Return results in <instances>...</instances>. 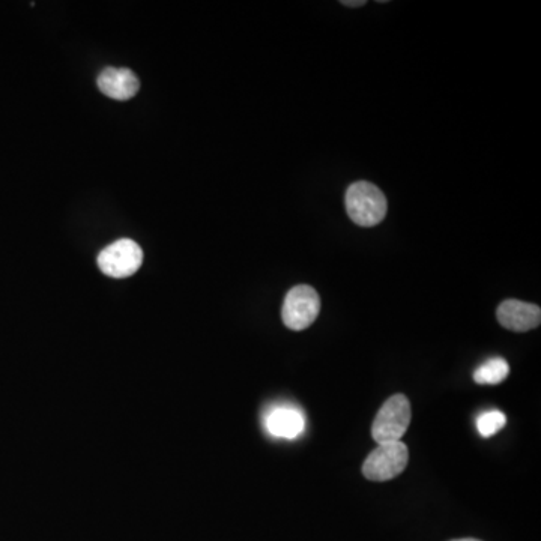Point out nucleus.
I'll return each instance as SVG.
<instances>
[{
    "instance_id": "obj_7",
    "label": "nucleus",
    "mask_w": 541,
    "mask_h": 541,
    "mask_svg": "<svg viewBox=\"0 0 541 541\" xmlns=\"http://www.w3.org/2000/svg\"><path fill=\"white\" fill-rule=\"evenodd\" d=\"M98 88L113 100L127 101L139 91V79L128 68H106L98 76Z\"/></svg>"
},
{
    "instance_id": "obj_2",
    "label": "nucleus",
    "mask_w": 541,
    "mask_h": 541,
    "mask_svg": "<svg viewBox=\"0 0 541 541\" xmlns=\"http://www.w3.org/2000/svg\"><path fill=\"white\" fill-rule=\"evenodd\" d=\"M412 411L408 397L396 394L390 397L379 409L372 426V436L379 444H390L403 438L409 424Z\"/></svg>"
},
{
    "instance_id": "obj_3",
    "label": "nucleus",
    "mask_w": 541,
    "mask_h": 541,
    "mask_svg": "<svg viewBox=\"0 0 541 541\" xmlns=\"http://www.w3.org/2000/svg\"><path fill=\"white\" fill-rule=\"evenodd\" d=\"M321 313V298L312 286L300 285L286 295L282 307L283 324L292 331L307 330Z\"/></svg>"
},
{
    "instance_id": "obj_4",
    "label": "nucleus",
    "mask_w": 541,
    "mask_h": 541,
    "mask_svg": "<svg viewBox=\"0 0 541 541\" xmlns=\"http://www.w3.org/2000/svg\"><path fill=\"white\" fill-rule=\"evenodd\" d=\"M408 460V447L402 441L379 444L364 462V477L372 481L393 480L405 471Z\"/></svg>"
},
{
    "instance_id": "obj_12",
    "label": "nucleus",
    "mask_w": 541,
    "mask_h": 541,
    "mask_svg": "<svg viewBox=\"0 0 541 541\" xmlns=\"http://www.w3.org/2000/svg\"><path fill=\"white\" fill-rule=\"evenodd\" d=\"M451 541H481V540H477V538H459V540H451Z\"/></svg>"
},
{
    "instance_id": "obj_9",
    "label": "nucleus",
    "mask_w": 541,
    "mask_h": 541,
    "mask_svg": "<svg viewBox=\"0 0 541 541\" xmlns=\"http://www.w3.org/2000/svg\"><path fill=\"white\" fill-rule=\"evenodd\" d=\"M508 373H510V367L504 358H492L475 370L474 381L480 385L501 384L507 379Z\"/></svg>"
},
{
    "instance_id": "obj_10",
    "label": "nucleus",
    "mask_w": 541,
    "mask_h": 541,
    "mask_svg": "<svg viewBox=\"0 0 541 541\" xmlns=\"http://www.w3.org/2000/svg\"><path fill=\"white\" fill-rule=\"evenodd\" d=\"M505 424H507V418L502 412L490 411L478 417L477 429L481 436L490 438V436L496 435Z\"/></svg>"
},
{
    "instance_id": "obj_8",
    "label": "nucleus",
    "mask_w": 541,
    "mask_h": 541,
    "mask_svg": "<svg viewBox=\"0 0 541 541\" xmlns=\"http://www.w3.org/2000/svg\"><path fill=\"white\" fill-rule=\"evenodd\" d=\"M306 420L298 409L280 406L266 415V430L276 438L295 439L303 433Z\"/></svg>"
},
{
    "instance_id": "obj_11",
    "label": "nucleus",
    "mask_w": 541,
    "mask_h": 541,
    "mask_svg": "<svg viewBox=\"0 0 541 541\" xmlns=\"http://www.w3.org/2000/svg\"><path fill=\"white\" fill-rule=\"evenodd\" d=\"M345 7H363V5H366V0H355V2H349V0H345V2H342Z\"/></svg>"
},
{
    "instance_id": "obj_6",
    "label": "nucleus",
    "mask_w": 541,
    "mask_h": 541,
    "mask_svg": "<svg viewBox=\"0 0 541 541\" xmlns=\"http://www.w3.org/2000/svg\"><path fill=\"white\" fill-rule=\"evenodd\" d=\"M499 324L514 333H526L540 325L541 310L535 304L519 300H507L496 310Z\"/></svg>"
},
{
    "instance_id": "obj_1",
    "label": "nucleus",
    "mask_w": 541,
    "mask_h": 541,
    "mask_svg": "<svg viewBox=\"0 0 541 541\" xmlns=\"http://www.w3.org/2000/svg\"><path fill=\"white\" fill-rule=\"evenodd\" d=\"M346 209L355 224L373 227L387 215V197L370 182H355L346 191Z\"/></svg>"
},
{
    "instance_id": "obj_5",
    "label": "nucleus",
    "mask_w": 541,
    "mask_h": 541,
    "mask_svg": "<svg viewBox=\"0 0 541 541\" xmlns=\"http://www.w3.org/2000/svg\"><path fill=\"white\" fill-rule=\"evenodd\" d=\"M143 262V251L131 239H119L104 248L98 256V266L106 276L125 279L139 271Z\"/></svg>"
}]
</instances>
